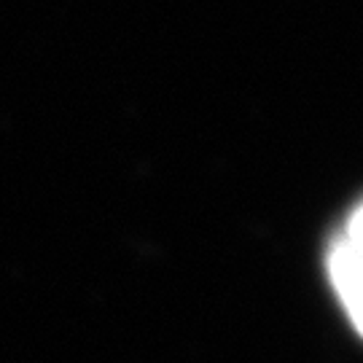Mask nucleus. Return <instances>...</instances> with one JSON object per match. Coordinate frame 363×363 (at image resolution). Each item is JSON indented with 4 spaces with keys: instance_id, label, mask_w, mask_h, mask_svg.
<instances>
[{
    "instance_id": "nucleus-1",
    "label": "nucleus",
    "mask_w": 363,
    "mask_h": 363,
    "mask_svg": "<svg viewBox=\"0 0 363 363\" xmlns=\"http://www.w3.org/2000/svg\"><path fill=\"white\" fill-rule=\"evenodd\" d=\"M361 202H352L350 210L325 234L320 250L325 286L331 288L355 331H361Z\"/></svg>"
}]
</instances>
